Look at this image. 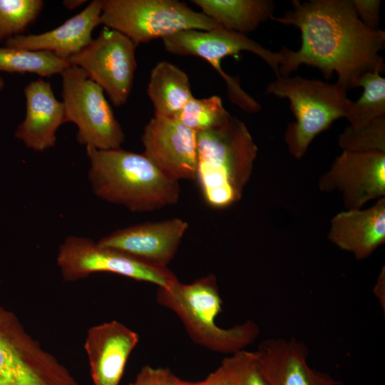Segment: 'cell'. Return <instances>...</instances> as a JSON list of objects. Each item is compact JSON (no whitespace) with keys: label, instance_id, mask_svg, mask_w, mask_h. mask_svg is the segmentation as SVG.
Masks as SVG:
<instances>
[{"label":"cell","instance_id":"obj_4","mask_svg":"<svg viewBox=\"0 0 385 385\" xmlns=\"http://www.w3.org/2000/svg\"><path fill=\"white\" fill-rule=\"evenodd\" d=\"M157 302L173 311L197 344L220 354H235L252 344L260 329L252 320L228 329L217 326L222 309L215 276L212 274L190 284L178 280L169 288L158 287Z\"/></svg>","mask_w":385,"mask_h":385},{"label":"cell","instance_id":"obj_23","mask_svg":"<svg viewBox=\"0 0 385 385\" xmlns=\"http://www.w3.org/2000/svg\"><path fill=\"white\" fill-rule=\"evenodd\" d=\"M359 86L363 88L361 97L356 101L349 99L346 110L345 118L354 129L385 115V78L380 76V72L365 73L358 81Z\"/></svg>","mask_w":385,"mask_h":385},{"label":"cell","instance_id":"obj_15","mask_svg":"<svg viewBox=\"0 0 385 385\" xmlns=\"http://www.w3.org/2000/svg\"><path fill=\"white\" fill-rule=\"evenodd\" d=\"M138 334L112 320L90 327L84 343L93 385H119Z\"/></svg>","mask_w":385,"mask_h":385},{"label":"cell","instance_id":"obj_6","mask_svg":"<svg viewBox=\"0 0 385 385\" xmlns=\"http://www.w3.org/2000/svg\"><path fill=\"white\" fill-rule=\"evenodd\" d=\"M101 24L126 36L136 46L185 30L223 28L178 0H103Z\"/></svg>","mask_w":385,"mask_h":385},{"label":"cell","instance_id":"obj_32","mask_svg":"<svg viewBox=\"0 0 385 385\" xmlns=\"http://www.w3.org/2000/svg\"><path fill=\"white\" fill-rule=\"evenodd\" d=\"M87 2L86 0H65L62 2L63 6L69 10H73L83 4Z\"/></svg>","mask_w":385,"mask_h":385},{"label":"cell","instance_id":"obj_1","mask_svg":"<svg viewBox=\"0 0 385 385\" xmlns=\"http://www.w3.org/2000/svg\"><path fill=\"white\" fill-rule=\"evenodd\" d=\"M289 11L270 20L297 28L301 46L297 51L283 48L279 75L289 76L301 65L317 68L329 79L336 73L346 91L357 87L363 74L382 71L379 54L385 32L366 27L349 0L292 1Z\"/></svg>","mask_w":385,"mask_h":385},{"label":"cell","instance_id":"obj_5","mask_svg":"<svg viewBox=\"0 0 385 385\" xmlns=\"http://www.w3.org/2000/svg\"><path fill=\"white\" fill-rule=\"evenodd\" d=\"M346 92L338 82L329 83L299 76H279L267 85V94L289 102L295 120L287 125L284 142L295 158H302L315 137L336 120L345 118L349 100Z\"/></svg>","mask_w":385,"mask_h":385},{"label":"cell","instance_id":"obj_21","mask_svg":"<svg viewBox=\"0 0 385 385\" xmlns=\"http://www.w3.org/2000/svg\"><path fill=\"white\" fill-rule=\"evenodd\" d=\"M154 116L173 118L193 97L188 76L174 64L163 61L152 69L147 88Z\"/></svg>","mask_w":385,"mask_h":385},{"label":"cell","instance_id":"obj_29","mask_svg":"<svg viewBox=\"0 0 385 385\" xmlns=\"http://www.w3.org/2000/svg\"><path fill=\"white\" fill-rule=\"evenodd\" d=\"M172 374L168 369L145 365L128 385H171Z\"/></svg>","mask_w":385,"mask_h":385},{"label":"cell","instance_id":"obj_2","mask_svg":"<svg viewBox=\"0 0 385 385\" xmlns=\"http://www.w3.org/2000/svg\"><path fill=\"white\" fill-rule=\"evenodd\" d=\"M88 178L93 193L132 212H150L175 205L178 181L162 173L143 153L121 148L86 147Z\"/></svg>","mask_w":385,"mask_h":385},{"label":"cell","instance_id":"obj_31","mask_svg":"<svg viewBox=\"0 0 385 385\" xmlns=\"http://www.w3.org/2000/svg\"><path fill=\"white\" fill-rule=\"evenodd\" d=\"M385 272H384V267H383L380 274L379 275L376 283L375 285V287L374 289V292L375 293L376 297L378 298L381 306L383 307V309H384V287H385Z\"/></svg>","mask_w":385,"mask_h":385},{"label":"cell","instance_id":"obj_14","mask_svg":"<svg viewBox=\"0 0 385 385\" xmlns=\"http://www.w3.org/2000/svg\"><path fill=\"white\" fill-rule=\"evenodd\" d=\"M188 228V222L178 217L148 222L118 229L97 243L153 267L168 268Z\"/></svg>","mask_w":385,"mask_h":385},{"label":"cell","instance_id":"obj_13","mask_svg":"<svg viewBox=\"0 0 385 385\" xmlns=\"http://www.w3.org/2000/svg\"><path fill=\"white\" fill-rule=\"evenodd\" d=\"M143 154L165 175L179 181L195 180L197 133L174 118L154 116L145 126Z\"/></svg>","mask_w":385,"mask_h":385},{"label":"cell","instance_id":"obj_30","mask_svg":"<svg viewBox=\"0 0 385 385\" xmlns=\"http://www.w3.org/2000/svg\"><path fill=\"white\" fill-rule=\"evenodd\" d=\"M171 385H233V384L227 371L221 364L204 380L198 382L186 381L172 374Z\"/></svg>","mask_w":385,"mask_h":385},{"label":"cell","instance_id":"obj_3","mask_svg":"<svg viewBox=\"0 0 385 385\" xmlns=\"http://www.w3.org/2000/svg\"><path fill=\"white\" fill-rule=\"evenodd\" d=\"M196 180L206 202L224 208L242 197L258 148L246 125L232 115L221 125L197 133Z\"/></svg>","mask_w":385,"mask_h":385},{"label":"cell","instance_id":"obj_33","mask_svg":"<svg viewBox=\"0 0 385 385\" xmlns=\"http://www.w3.org/2000/svg\"><path fill=\"white\" fill-rule=\"evenodd\" d=\"M5 86V81L4 78L0 73V92L4 88Z\"/></svg>","mask_w":385,"mask_h":385},{"label":"cell","instance_id":"obj_26","mask_svg":"<svg viewBox=\"0 0 385 385\" xmlns=\"http://www.w3.org/2000/svg\"><path fill=\"white\" fill-rule=\"evenodd\" d=\"M339 145L343 151L385 153V115L357 129L347 126L339 137Z\"/></svg>","mask_w":385,"mask_h":385},{"label":"cell","instance_id":"obj_11","mask_svg":"<svg viewBox=\"0 0 385 385\" xmlns=\"http://www.w3.org/2000/svg\"><path fill=\"white\" fill-rule=\"evenodd\" d=\"M136 45L126 36L104 28L96 38L68 61L81 68L99 85L113 105H124L131 91L135 71Z\"/></svg>","mask_w":385,"mask_h":385},{"label":"cell","instance_id":"obj_17","mask_svg":"<svg viewBox=\"0 0 385 385\" xmlns=\"http://www.w3.org/2000/svg\"><path fill=\"white\" fill-rule=\"evenodd\" d=\"M24 93L26 114L14 135L29 148L43 152L56 145V131L65 123L64 106L50 82L41 78L29 83Z\"/></svg>","mask_w":385,"mask_h":385},{"label":"cell","instance_id":"obj_10","mask_svg":"<svg viewBox=\"0 0 385 385\" xmlns=\"http://www.w3.org/2000/svg\"><path fill=\"white\" fill-rule=\"evenodd\" d=\"M56 262L67 282L78 281L96 272L117 274L162 288H169L178 280L168 268L153 267L78 236H69L60 245Z\"/></svg>","mask_w":385,"mask_h":385},{"label":"cell","instance_id":"obj_25","mask_svg":"<svg viewBox=\"0 0 385 385\" xmlns=\"http://www.w3.org/2000/svg\"><path fill=\"white\" fill-rule=\"evenodd\" d=\"M43 6L42 0H0V41L24 34Z\"/></svg>","mask_w":385,"mask_h":385},{"label":"cell","instance_id":"obj_18","mask_svg":"<svg viewBox=\"0 0 385 385\" xmlns=\"http://www.w3.org/2000/svg\"><path fill=\"white\" fill-rule=\"evenodd\" d=\"M103 0H93L81 12L56 29L38 34H22L4 42L5 46L45 51L68 59L93 40V30L101 24Z\"/></svg>","mask_w":385,"mask_h":385},{"label":"cell","instance_id":"obj_12","mask_svg":"<svg viewBox=\"0 0 385 385\" xmlns=\"http://www.w3.org/2000/svg\"><path fill=\"white\" fill-rule=\"evenodd\" d=\"M322 192L338 191L347 210L384 197L385 153L342 151L319 179Z\"/></svg>","mask_w":385,"mask_h":385},{"label":"cell","instance_id":"obj_20","mask_svg":"<svg viewBox=\"0 0 385 385\" xmlns=\"http://www.w3.org/2000/svg\"><path fill=\"white\" fill-rule=\"evenodd\" d=\"M201 12L224 29L245 34L274 16L269 0H192Z\"/></svg>","mask_w":385,"mask_h":385},{"label":"cell","instance_id":"obj_24","mask_svg":"<svg viewBox=\"0 0 385 385\" xmlns=\"http://www.w3.org/2000/svg\"><path fill=\"white\" fill-rule=\"evenodd\" d=\"M230 115L222 100L214 95L205 98L193 96L173 118L199 133L221 125Z\"/></svg>","mask_w":385,"mask_h":385},{"label":"cell","instance_id":"obj_7","mask_svg":"<svg viewBox=\"0 0 385 385\" xmlns=\"http://www.w3.org/2000/svg\"><path fill=\"white\" fill-rule=\"evenodd\" d=\"M163 40L165 49L178 56H193L207 61L225 81L230 101L248 113H256L260 104L246 93L240 86V79L225 73L221 61L226 56H237L242 51L251 52L261 58L279 76V66L282 63V53L273 52L262 46L245 34L224 28L210 31L185 30Z\"/></svg>","mask_w":385,"mask_h":385},{"label":"cell","instance_id":"obj_28","mask_svg":"<svg viewBox=\"0 0 385 385\" xmlns=\"http://www.w3.org/2000/svg\"><path fill=\"white\" fill-rule=\"evenodd\" d=\"M351 4L361 22L369 29L377 30L379 24L380 0H351Z\"/></svg>","mask_w":385,"mask_h":385},{"label":"cell","instance_id":"obj_22","mask_svg":"<svg viewBox=\"0 0 385 385\" xmlns=\"http://www.w3.org/2000/svg\"><path fill=\"white\" fill-rule=\"evenodd\" d=\"M71 64L67 59L45 51L0 48V73H34L41 77L61 74Z\"/></svg>","mask_w":385,"mask_h":385},{"label":"cell","instance_id":"obj_8","mask_svg":"<svg viewBox=\"0 0 385 385\" xmlns=\"http://www.w3.org/2000/svg\"><path fill=\"white\" fill-rule=\"evenodd\" d=\"M61 76L65 123L77 126V141L98 150L120 148L125 134L103 89L76 66L71 65Z\"/></svg>","mask_w":385,"mask_h":385},{"label":"cell","instance_id":"obj_27","mask_svg":"<svg viewBox=\"0 0 385 385\" xmlns=\"http://www.w3.org/2000/svg\"><path fill=\"white\" fill-rule=\"evenodd\" d=\"M221 364L233 385H269L260 370L254 351H237L225 358Z\"/></svg>","mask_w":385,"mask_h":385},{"label":"cell","instance_id":"obj_16","mask_svg":"<svg viewBox=\"0 0 385 385\" xmlns=\"http://www.w3.org/2000/svg\"><path fill=\"white\" fill-rule=\"evenodd\" d=\"M269 385H340L330 374L311 368L306 346L294 339H270L254 351Z\"/></svg>","mask_w":385,"mask_h":385},{"label":"cell","instance_id":"obj_9","mask_svg":"<svg viewBox=\"0 0 385 385\" xmlns=\"http://www.w3.org/2000/svg\"><path fill=\"white\" fill-rule=\"evenodd\" d=\"M66 366L0 305V385H63Z\"/></svg>","mask_w":385,"mask_h":385},{"label":"cell","instance_id":"obj_19","mask_svg":"<svg viewBox=\"0 0 385 385\" xmlns=\"http://www.w3.org/2000/svg\"><path fill=\"white\" fill-rule=\"evenodd\" d=\"M327 237L356 260L370 256L385 242V197L378 199L367 209L349 210L334 215Z\"/></svg>","mask_w":385,"mask_h":385}]
</instances>
